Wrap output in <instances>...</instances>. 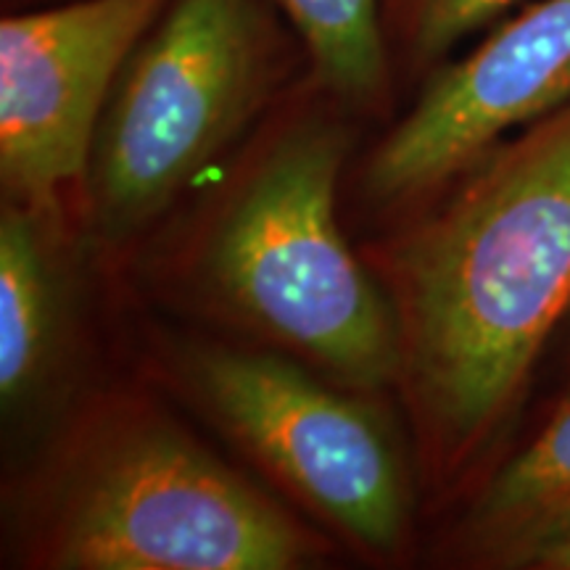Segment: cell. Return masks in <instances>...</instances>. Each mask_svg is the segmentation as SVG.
<instances>
[{
  "mask_svg": "<svg viewBox=\"0 0 570 570\" xmlns=\"http://www.w3.org/2000/svg\"><path fill=\"white\" fill-rule=\"evenodd\" d=\"M341 127L309 122L269 148L209 246L225 302L360 389L404 367L402 320L348 252L336 223Z\"/></svg>",
  "mask_w": 570,
  "mask_h": 570,
  "instance_id": "obj_2",
  "label": "cell"
},
{
  "mask_svg": "<svg viewBox=\"0 0 570 570\" xmlns=\"http://www.w3.org/2000/svg\"><path fill=\"white\" fill-rule=\"evenodd\" d=\"M570 104V0H539L441 69L375 148L365 190L399 204L460 175L520 125Z\"/></svg>",
  "mask_w": 570,
  "mask_h": 570,
  "instance_id": "obj_7",
  "label": "cell"
},
{
  "mask_svg": "<svg viewBox=\"0 0 570 570\" xmlns=\"http://www.w3.org/2000/svg\"><path fill=\"white\" fill-rule=\"evenodd\" d=\"M42 214L6 202L0 212V399L3 412L32 402L53 367L61 291Z\"/></svg>",
  "mask_w": 570,
  "mask_h": 570,
  "instance_id": "obj_9",
  "label": "cell"
},
{
  "mask_svg": "<svg viewBox=\"0 0 570 570\" xmlns=\"http://www.w3.org/2000/svg\"><path fill=\"white\" fill-rule=\"evenodd\" d=\"M539 568L570 570V537L566 541H560L558 547H552V550L539 560Z\"/></svg>",
  "mask_w": 570,
  "mask_h": 570,
  "instance_id": "obj_12",
  "label": "cell"
},
{
  "mask_svg": "<svg viewBox=\"0 0 570 570\" xmlns=\"http://www.w3.org/2000/svg\"><path fill=\"white\" fill-rule=\"evenodd\" d=\"M169 0H75L0 21L6 202L51 214L85 175L117 77Z\"/></svg>",
  "mask_w": 570,
  "mask_h": 570,
  "instance_id": "obj_6",
  "label": "cell"
},
{
  "mask_svg": "<svg viewBox=\"0 0 570 570\" xmlns=\"http://www.w3.org/2000/svg\"><path fill=\"white\" fill-rule=\"evenodd\" d=\"M190 381L214 417L341 531L394 550L407 479L386 423L367 404L277 356L230 348L198 352Z\"/></svg>",
  "mask_w": 570,
  "mask_h": 570,
  "instance_id": "obj_5",
  "label": "cell"
},
{
  "mask_svg": "<svg viewBox=\"0 0 570 570\" xmlns=\"http://www.w3.org/2000/svg\"><path fill=\"white\" fill-rule=\"evenodd\" d=\"M518 0H407L410 32L425 59L444 56Z\"/></svg>",
  "mask_w": 570,
  "mask_h": 570,
  "instance_id": "obj_11",
  "label": "cell"
},
{
  "mask_svg": "<svg viewBox=\"0 0 570 570\" xmlns=\"http://www.w3.org/2000/svg\"><path fill=\"white\" fill-rule=\"evenodd\" d=\"M267 80L256 0H169L119 71L90 154L98 230H138L248 122Z\"/></svg>",
  "mask_w": 570,
  "mask_h": 570,
  "instance_id": "obj_3",
  "label": "cell"
},
{
  "mask_svg": "<svg viewBox=\"0 0 570 570\" xmlns=\"http://www.w3.org/2000/svg\"><path fill=\"white\" fill-rule=\"evenodd\" d=\"M465 537L475 552L504 566H539L570 537V399L483 487Z\"/></svg>",
  "mask_w": 570,
  "mask_h": 570,
  "instance_id": "obj_8",
  "label": "cell"
},
{
  "mask_svg": "<svg viewBox=\"0 0 570 570\" xmlns=\"http://www.w3.org/2000/svg\"><path fill=\"white\" fill-rule=\"evenodd\" d=\"M327 88L338 96H375L386 77L381 0H281Z\"/></svg>",
  "mask_w": 570,
  "mask_h": 570,
  "instance_id": "obj_10",
  "label": "cell"
},
{
  "mask_svg": "<svg viewBox=\"0 0 570 570\" xmlns=\"http://www.w3.org/2000/svg\"><path fill=\"white\" fill-rule=\"evenodd\" d=\"M460 175L396 259L404 365L454 449L508 412L570 304V104Z\"/></svg>",
  "mask_w": 570,
  "mask_h": 570,
  "instance_id": "obj_1",
  "label": "cell"
},
{
  "mask_svg": "<svg viewBox=\"0 0 570 570\" xmlns=\"http://www.w3.org/2000/svg\"><path fill=\"white\" fill-rule=\"evenodd\" d=\"M51 566L71 570H291L309 541L194 441L135 428L85 462L56 512Z\"/></svg>",
  "mask_w": 570,
  "mask_h": 570,
  "instance_id": "obj_4",
  "label": "cell"
}]
</instances>
